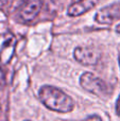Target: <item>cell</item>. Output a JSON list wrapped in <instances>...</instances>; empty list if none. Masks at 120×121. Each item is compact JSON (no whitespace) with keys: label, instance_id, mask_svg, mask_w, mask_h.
<instances>
[{"label":"cell","instance_id":"obj_1","mask_svg":"<svg viewBox=\"0 0 120 121\" xmlns=\"http://www.w3.org/2000/svg\"><path fill=\"white\" fill-rule=\"evenodd\" d=\"M38 98L46 107L57 113H70L74 107L73 100L54 86H43L38 92Z\"/></svg>","mask_w":120,"mask_h":121},{"label":"cell","instance_id":"obj_2","mask_svg":"<svg viewBox=\"0 0 120 121\" xmlns=\"http://www.w3.org/2000/svg\"><path fill=\"white\" fill-rule=\"evenodd\" d=\"M80 85L86 91L98 97H105L111 94L108 86L100 78L96 77L91 72H85L80 78Z\"/></svg>","mask_w":120,"mask_h":121},{"label":"cell","instance_id":"obj_3","mask_svg":"<svg viewBox=\"0 0 120 121\" xmlns=\"http://www.w3.org/2000/svg\"><path fill=\"white\" fill-rule=\"evenodd\" d=\"M95 19L97 22L102 25H111L114 21L120 19V2L102 8L97 12Z\"/></svg>","mask_w":120,"mask_h":121},{"label":"cell","instance_id":"obj_4","mask_svg":"<svg viewBox=\"0 0 120 121\" xmlns=\"http://www.w3.org/2000/svg\"><path fill=\"white\" fill-rule=\"evenodd\" d=\"M74 59L83 65H95L99 62L101 54L95 48L90 47H78L74 49Z\"/></svg>","mask_w":120,"mask_h":121},{"label":"cell","instance_id":"obj_5","mask_svg":"<svg viewBox=\"0 0 120 121\" xmlns=\"http://www.w3.org/2000/svg\"><path fill=\"white\" fill-rule=\"evenodd\" d=\"M42 5V0H25L19 8V16L23 20H32L40 12Z\"/></svg>","mask_w":120,"mask_h":121},{"label":"cell","instance_id":"obj_6","mask_svg":"<svg viewBox=\"0 0 120 121\" xmlns=\"http://www.w3.org/2000/svg\"><path fill=\"white\" fill-rule=\"evenodd\" d=\"M97 3L98 0H79L78 2L71 4L68 8L67 13L69 16H80V15L94 9L97 5Z\"/></svg>","mask_w":120,"mask_h":121},{"label":"cell","instance_id":"obj_7","mask_svg":"<svg viewBox=\"0 0 120 121\" xmlns=\"http://www.w3.org/2000/svg\"><path fill=\"white\" fill-rule=\"evenodd\" d=\"M15 45L16 39L12 34H9L5 36V40L3 42V45L0 50V63L2 64H8L13 57L15 50Z\"/></svg>","mask_w":120,"mask_h":121},{"label":"cell","instance_id":"obj_8","mask_svg":"<svg viewBox=\"0 0 120 121\" xmlns=\"http://www.w3.org/2000/svg\"><path fill=\"white\" fill-rule=\"evenodd\" d=\"M116 113L118 116H120V96H119L118 100H117V102H116Z\"/></svg>","mask_w":120,"mask_h":121},{"label":"cell","instance_id":"obj_9","mask_svg":"<svg viewBox=\"0 0 120 121\" xmlns=\"http://www.w3.org/2000/svg\"><path fill=\"white\" fill-rule=\"evenodd\" d=\"M86 119L87 120H90V119H98V120H100L101 118H100L99 116H95V115H94V116H89V117H87Z\"/></svg>","mask_w":120,"mask_h":121},{"label":"cell","instance_id":"obj_10","mask_svg":"<svg viewBox=\"0 0 120 121\" xmlns=\"http://www.w3.org/2000/svg\"><path fill=\"white\" fill-rule=\"evenodd\" d=\"M8 1H9V0H0V6L5 5V4L8 3Z\"/></svg>","mask_w":120,"mask_h":121},{"label":"cell","instance_id":"obj_11","mask_svg":"<svg viewBox=\"0 0 120 121\" xmlns=\"http://www.w3.org/2000/svg\"><path fill=\"white\" fill-rule=\"evenodd\" d=\"M116 31H117V32H118V33L120 34V25L117 26V28H116Z\"/></svg>","mask_w":120,"mask_h":121},{"label":"cell","instance_id":"obj_12","mask_svg":"<svg viewBox=\"0 0 120 121\" xmlns=\"http://www.w3.org/2000/svg\"><path fill=\"white\" fill-rule=\"evenodd\" d=\"M119 66H120V55H119Z\"/></svg>","mask_w":120,"mask_h":121}]
</instances>
